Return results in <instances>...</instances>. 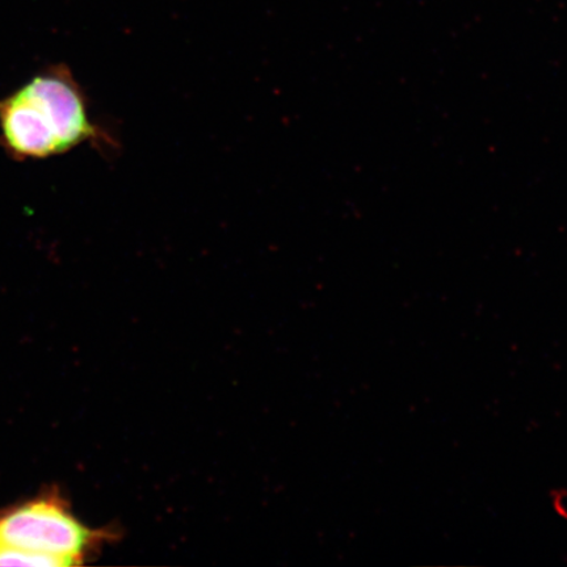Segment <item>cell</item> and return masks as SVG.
Masks as SVG:
<instances>
[{
    "mask_svg": "<svg viewBox=\"0 0 567 567\" xmlns=\"http://www.w3.org/2000/svg\"><path fill=\"white\" fill-rule=\"evenodd\" d=\"M83 144L105 154L118 147L91 118L86 96L68 66L48 68L0 99V145L12 159L52 158Z\"/></svg>",
    "mask_w": 567,
    "mask_h": 567,
    "instance_id": "obj_1",
    "label": "cell"
},
{
    "mask_svg": "<svg viewBox=\"0 0 567 567\" xmlns=\"http://www.w3.org/2000/svg\"><path fill=\"white\" fill-rule=\"evenodd\" d=\"M103 536L78 520L55 495L40 496L0 514V548L39 557L49 567L83 564Z\"/></svg>",
    "mask_w": 567,
    "mask_h": 567,
    "instance_id": "obj_2",
    "label": "cell"
}]
</instances>
